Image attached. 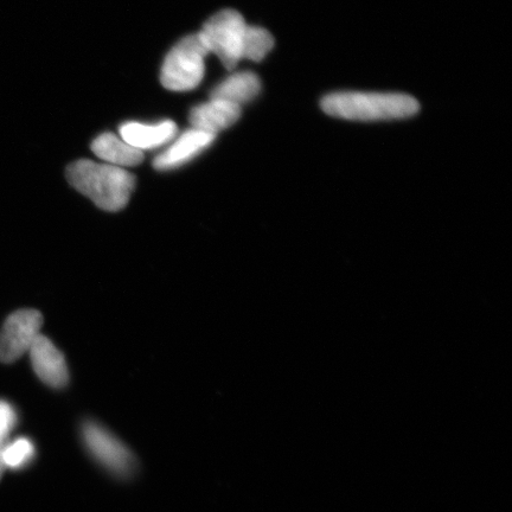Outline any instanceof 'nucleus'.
I'll list each match as a JSON object with an SVG mask.
<instances>
[{
  "instance_id": "9b49d317",
  "label": "nucleus",
  "mask_w": 512,
  "mask_h": 512,
  "mask_svg": "<svg viewBox=\"0 0 512 512\" xmlns=\"http://www.w3.org/2000/svg\"><path fill=\"white\" fill-rule=\"evenodd\" d=\"M92 151L108 164L123 169L124 166H137L144 160L143 151L134 149L113 133H104L96 138L92 143Z\"/></svg>"
},
{
  "instance_id": "f8f14e48",
  "label": "nucleus",
  "mask_w": 512,
  "mask_h": 512,
  "mask_svg": "<svg viewBox=\"0 0 512 512\" xmlns=\"http://www.w3.org/2000/svg\"><path fill=\"white\" fill-rule=\"evenodd\" d=\"M261 91L259 76L252 72H241L229 76L217 86L210 94L211 100H223L232 102L241 107L252 101Z\"/></svg>"
},
{
  "instance_id": "4468645a",
  "label": "nucleus",
  "mask_w": 512,
  "mask_h": 512,
  "mask_svg": "<svg viewBox=\"0 0 512 512\" xmlns=\"http://www.w3.org/2000/svg\"><path fill=\"white\" fill-rule=\"evenodd\" d=\"M35 457V446L27 438H19L6 444L3 451V462L9 469H21Z\"/></svg>"
},
{
  "instance_id": "423d86ee",
  "label": "nucleus",
  "mask_w": 512,
  "mask_h": 512,
  "mask_svg": "<svg viewBox=\"0 0 512 512\" xmlns=\"http://www.w3.org/2000/svg\"><path fill=\"white\" fill-rule=\"evenodd\" d=\"M43 325L41 312L19 310L5 320L0 330V362L14 363L29 352Z\"/></svg>"
},
{
  "instance_id": "0eeeda50",
  "label": "nucleus",
  "mask_w": 512,
  "mask_h": 512,
  "mask_svg": "<svg viewBox=\"0 0 512 512\" xmlns=\"http://www.w3.org/2000/svg\"><path fill=\"white\" fill-rule=\"evenodd\" d=\"M32 368L47 386L60 389L67 386L69 371L62 352L46 336L40 335L29 350Z\"/></svg>"
},
{
  "instance_id": "6e6552de",
  "label": "nucleus",
  "mask_w": 512,
  "mask_h": 512,
  "mask_svg": "<svg viewBox=\"0 0 512 512\" xmlns=\"http://www.w3.org/2000/svg\"><path fill=\"white\" fill-rule=\"evenodd\" d=\"M215 138V134L191 128V130L184 132L168 150L160 153L153 160V168L158 171L177 169L200 155L202 151L213 144Z\"/></svg>"
},
{
  "instance_id": "dca6fc26",
  "label": "nucleus",
  "mask_w": 512,
  "mask_h": 512,
  "mask_svg": "<svg viewBox=\"0 0 512 512\" xmlns=\"http://www.w3.org/2000/svg\"><path fill=\"white\" fill-rule=\"evenodd\" d=\"M6 444H8V439H0V478H2L3 472L5 470V465L3 462V451Z\"/></svg>"
},
{
  "instance_id": "20e7f679",
  "label": "nucleus",
  "mask_w": 512,
  "mask_h": 512,
  "mask_svg": "<svg viewBox=\"0 0 512 512\" xmlns=\"http://www.w3.org/2000/svg\"><path fill=\"white\" fill-rule=\"evenodd\" d=\"M248 25L235 10H223L211 17L200 34L210 53L219 56L223 66L234 70L243 59Z\"/></svg>"
},
{
  "instance_id": "f257e3e1",
  "label": "nucleus",
  "mask_w": 512,
  "mask_h": 512,
  "mask_svg": "<svg viewBox=\"0 0 512 512\" xmlns=\"http://www.w3.org/2000/svg\"><path fill=\"white\" fill-rule=\"evenodd\" d=\"M67 179L74 189L106 211L124 209L136 187V177L125 169L86 159L68 166Z\"/></svg>"
},
{
  "instance_id": "9d476101",
  "label": "nucleus",
  "mask_w": 512,
  "mask_h": 512,
  "mask_svg": "<svg viewBox=\"0 0 512 512\" xmlns=\"http://www.w3.org/2000/svg\"><path fill=\"white\" fill-rule=\"evenodd\" d=\"M120 136L127 144L140 151L157 149L169 143L176 137L178 132L174 121L165 120L157 125H146L142 123H126L120 126Z\"/></svg>"
},
{
  "instance_id": "1a4fd4ad",
  "label": "nucleus",
  "mask_w": 512,
  "mask_h": 512,
  "mask_svg": "<svg viewBox=\"0 0 512 512\" xmlns=\"http://www.w3.org/2000/svg\"><path fill=\"white\" fill-rule=\"evenodd\" d=\"M241 117V107L232 102L210 100L192 108L189 120L195 130L215 134L234 125Z\"/></svg>"
},
{
  "instance_id": "f03ea898",
  "label": "nucleus",
  "mask_w": 512,
  "mask_h": 512,
  "mask_svg": "<svg viewBox=\"0 0 512 512\" xmlns=\"http://www.w3.org/2000/svg\"><path fill=\"white\" fill-rule=\"evenodd\" d=\"M322 108L326 114L339 119L376 121L412 117L420 106L407 94L337 92L325 96Z\"/></svg>"
},
{
  "instance_id": "7ed1b4c3",
  "label": "nucleus",
  "mask_w": 512,
  "mask_h": 512,
  "mask_svg": "<svg viewBox=\"0 0 512 512\" xmlns=\"http://www.w3.org/2000/svg\"><path fill=\"white\" fill-rule=\"evenodd\" d=\"M209 53L200 32L184 37L165 57L160 74L162 85L172 92L195 89L203 80L204 57Z\"/></svg>"
},
{
  "instance_id": "2eb2a0df",
  "label": "nucleus",
  "mask_w": 512,
  "mask_h": 512,
  "mask_svg": "<svg viewBox=\"0 0 512 512\" xmlns=\"http://www.w3.org/2000/svg\"><path fill=\"white\" fill-rule=\"evenodd\" d=\"M17 413L9 402L0 401V439H8L17 425Z\"/></svg>"
},
{
  "instance_id": "ddd939ff",
  "label": "nucleus",
  "mask_w": 512,
  "mask_h": 512,
  "mask_svg": "<svg viewBox=\"0 0 512 512\" xmlns=\"http://www.w3.org/2000/svg\"><path fill=\"white\" fill-rule=\"evenodd\" d=\"M274 47V38L266 29L248 25L243 59L260 62Z\"/></svg>"
},
{
  "instance_id": "39448f33",
  "label": "nucleus",
  "mask_w": 512,
  "mask_h": 512,
  "mask_svg": "<svg viewBox=\"0 0 512 512\" xmlns=\"http://www.w3.org/2000/svg\"><path fill=\"white\" fill-rule=\"evenodd\" d=\"M82 439L87 451L115 476H131L136 460L128 448L98 422L87 421L82 426Z\"/></svg>"
}]
</instances>
